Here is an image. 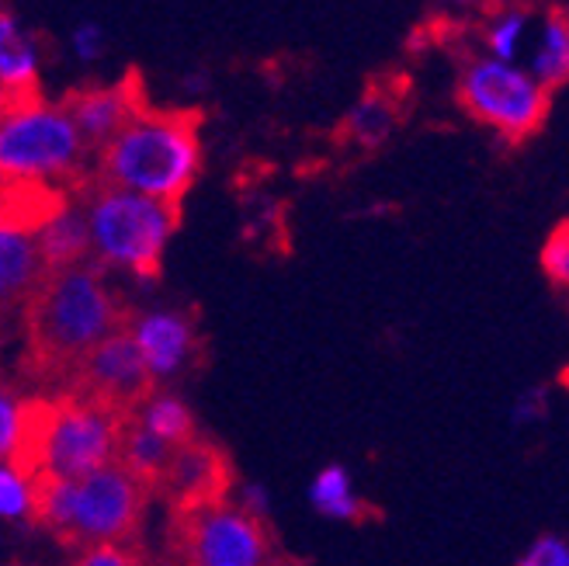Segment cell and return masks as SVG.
<instances>
[{"label":"cell","instance_id":"1","mask_svg":"<svg viewBox=\"0 0 569 566\" xmlns=\"http://www.w3.org/2000/svg\"><path fill=\"white\" fill-rule=\"evenodd\" d=\"M129 324L126 302L111 292L98 261L49 271L39 292L21 309V373L60 393L83 358Z\"/></svg>","mask_w":569,"mask_h":566},{"label":"cell","instance_id":"2","mask_svg":"<svg viewBox=\"0 0 569 566\" xmlns=\"http://www.w3.org/2000/svg\"><path fill=\"white\" fill-rule=\"evenodd\" d=\"M202 171V139L194 111H157L139 116L98 153V181L181 206Z\"/></svg>","mask_w":569,"mask_h":566},{"label":"cell","instance_id":"3","mask_svg":"<svg viewBox=\"0 0 569 566\" xmlns=\"http://www.w3.org/2000/svg\"><path fill=\"white\" fill-rule=\"evenodd\" d=\"M80 191L98 265L129 271L139 281H153L160 275L163 250L181 222V209L150 195L101 185L98 178Z\"/></svg>","mask_w":569,"mask_h":566},{"label":"cell","instance_id":"4","mask_svg":"<svg viewBox=\"0 0 569 566\" xmlns=\"http://www.w3.org/2000/svg\"><path fill=\"white\" fill-rule=\"evenodd\" d=\"M88 153L91 147L67 111V105L28 101L4 108L0 119V175L4 185H49L88 188Z\"/></svg>","mask_w":569,"mask_h":566},{"label":"cell","instance_id":"5","mask_svg":"<svg viewBox=\"0 0 569 566\" xmlns=\"http://www.w3.org/2000/svg\"><path fill=\"white\" fill-rule=\"evenodd\" d=\"M170 546L178 566H271L274 543L268 522L243 504L212 500L170 512Z\"/></svg>","mask_w":569,"mask_h":566},{"label":"cell","instance_id":"6","mask_svg":"<svg viewBox=\"0 0 569 566\" xmlns=\"http://www.w3.org/2000/svg\"><path fill=\"white\" fill-rule=\"evenodd\" d=\"M549 88H542L528 67H515L479 56L459 77V101L469 116L500 132L507 143H521L542 129L549 116Z\"/></svg>","mask_w":569,"mask_h":566},{"label":"cell","instance_id":"7","mask_svg":"<svg viewBox=\"0 0 569 566\" xmlns=\"http://www.w3.org/2000/svg\"><path fill=\"white\" fill-rule=\"evenodd\" d=\"M153 490L132 476L122 463H111L91 476L73 479L70 522L60 535L63 546H108L136 543L142 515H147Z\"/></svg>","mask_w":569,"mask_h":566},{"label":"cell","instance_id":"8","mask_svg":"<svg viewBox=\"0 0 569 566\" xmlns=\"http://www.w3.org/2000/svg\"><path fill=\"white\" fill-rule=\"evenodd\" d=\"M126 420L129 417L83 400V396L52 393V417H49L46 456L39 476L83 479L111 463H119Z\"/></svg>","mask_w":569,"mask_h":566},{"label":"cell","instance_id":"9","mask_svg":"<svg viewBox=\"0 0 569 566\" xmlns=\"http://www.w3.org/2000/svg\"><path fill=\"white\" fill-rule=\"evenodd\" d=\"M60 393L83 396V400L101 404L122 417H136L147 407L157 396V379L136 345L132 324L119 334H111L104 345H98L83 358V365Z\"/></svg>","mask_w":569,"mask_h":566},{"label":"cell","instance_id":"10","mask_svg":"<svg viewBox=\"0 0 569 566\" xmlns=\"http://www.w3.org/2000/svg\"><path fill=\"white\" fill-rule=\"evenodd\" d=\"M233 466L230 456L209 438H194L191 445L178 448L170 459L157 494L170 504V512L194 504H212L230 497Z\"/></svg>","mask_w":569,"mask_h":566},{"label":"cell","instance_id":"11","mask_svg":"<svg viewBox=\"0 0 569 566\" xmlns=\"http://www.w3.org/2000/svg\"><path fill=\"white\" fill-rule=\"evenodd\" d=\"M63 105L73 116L83 143H88L91 150H98V153L139 116L142 108H147V101H142V95H139L136 77L119 80V83H104V88L77 91Z\"/></svg>","mask_w":569,"mask_h":566},{"label":"cell","instance_id":"12","mask_svg":"<svg viewBox=\"0 0 569 566\" xmlns=\"http://www.w3.org/2000/svg\"><path fill=\"white\" fill-rule=\"evenodd\" d=\"M132 337L147 358L153 379H174L184 373L191 358L198 355V327L194 317L181 314V309H153L132 320Z\"/></svg>","mask_w":569,"mask_h":566},{"label":"cell","instance_id":"13","mask_svg":"<svg viewBox=\"0 0 569 566\" xmlns=\"http://www.w3.org/2000/svg\"><path fill=\"white\" fill-rule=\"evenodd\" d=\"M49 268L42 261L39 237L14 222H0V289H4V314L21 317L46 281Z\"/></svg>","mask_w":569,"mask_h":566},{"label":"cell","instance_id":"14","mask_svg":"<svg viewBox=\"0 0 569 566\" xmlns=\"http://www.w3.org/2000/svg\"><path fill=\"white\" fill-rule=\"evenodd\" d=\"M0 88L4 108L39 101V42L18 14H0Z\"/></svg>","mask_w":569,"mask_h":566},{"label":"cell","instance_id":"15","mask_svg":"<svg viewBox=\"0 0 569 566\" xmlns=\"http://www.w3.org/2000/svg\"><path fill=\"white\" fill-rule=\"evenodd\" d=\"M36 237H39V250L49 271H67V268H80L94 261L88 209H83V202H77V198H70Z\"/></svg>","mask_w":569,"mask_h":566},{"label":"cell","instance_id":"16","mask_svg":"<svg viewBox=\"0 0 569 566\" xmlns=\"http://www.w3.org/2000/svg\"><path fill=\"white\" fill-rule=\"evenodd\" d=\"M174 451H178V448H170L163 438H157V435L147 428V424H142L139 414L126 420L119 463H122L132 476H139L142 484H147L153 494H157V487H160V479H163L170 459H174Z\"/></svg>","mask_w":569,"mask_h":566},{"label":"cell","instance_id":"17","mask_svg":"<svg viewBox=\"0 0 569 566\" xmlns=\"http://www.w3.org/2000/svg\"><path fill=\"white\" fill-rule=\"evenodd\" d=\"M528 73L549 91L562 88L569 80V18H562V14L546 18L542 36H538L535 52L528 60Z\"/></svg>","mask_w":569,"mask_h":566},{"label":"cell","instance_id":"18","mask_svg":"<svg viewBox=\"0 0 569 566\" xmlns=\"http://www.w3.org/2000/svg\"><path fill=\"white\" fill-rule=\"evenodd\" d=\"M309 497H312V504L320 507V515H327V518H340V522H361V518H368V507L355 497L351 476H348L345 466L320 469L317 479H312Z\"/></svg>","mask_w":569,"mask_h":566},{"label":"cell","instance_id":"19","mask_svg":"<svg viewBox=\"0 0 569 566\" xmlns=\"http://www.w3.org/2000/svg\"><path fill=\"white\" fill-rule=\"evenodd\" d=\"M139 417H142V424L157 435V438H163L170 448H184V445H191L194 438H202L198 435V428H194V417H191V410L178 400V396H153V400L139 410Z\"/></svg>","mask_w":569,"mask_h":566},{"label":"cell","instance_id":"20","mask_svg":"<svg viewBox=\"0 0 569 566\" xmlns=\"http://www.w3.org/2000/svg\"><path fill=\"white\" fill-rule=\"evenodd\" d=\"M396 129V101L382 91H368L348 116V136L361 147H379Z\"/></svg>","mask_w":569,"mask_h":566},{"label":"cell","instance_id":"21","mask_svg":"<svg viewBox=\"0 0 569 566\" xmlns=\"http://www.w3.org/2000/svg\"><path fill=\"white\" fill-rule=\"evenodd\" d=\"M0 512L11 522L36 515V479L21 476L14 466L0 469Z\"/></svg>","mask_w":569,"mask_h":566},{"label":"cell","instance_id":"22","mask_svg":"<svg viewBox=\"0 0 569 566\" xmlns=\"http://www.w3.org/2000/svg\"><path fill=\"white\" fill-rule=\"evenodd\" d=\"M525 32H528V18L521 11H507L500 14L490 28H487V49L493 60L515 63L518 52L525 46Z\"/></svg>","mask_w":569,"mask_h":566},{"label":"cell","instance_id":"23","mask_svg":"<svg viewBox=\"0 0 569 566\" xmlns=\"http://www.w3.org/2000/svg\"><path fill=\"white\" fill-rule=\"evenodd\" d=\"M542 271L546 278L552 281V286L559 289H569V219L559 222L556 230L549 234L546 247H542Z\"/></svg>","mask_w":569,"mask_h":566},{"label":"cell","instance_id":"24","mask_svg":"<svg viewBox=\"0 0 569 566\" xmlns=\"http://www.w3.org/2000/svg\"><path fill=\"white\" fill-rule=\"evenodd\" d=\"M73 566H142V549L136 543H108L91 546L77 556Z\"/></svg>","mask_w":569,"mask_h":566},{"label":"cell","instance_id":"25","mask_svg":"<svg viewBox=\"0 0 569 566\" xmlns=\"http://www.w3.org/2000/svg\"><path fill=\"white\" fill-rule=\"evenodd\" d=\"M70 49L80 63H94L104 56L108 49V36H104V28L98 21H80L73 32H70Z\"/></svg>","mask_w":569,"mask_h":566},{"label":"cell","instance_id":"26","mask_svg":"<svg viewBox=\"0 0 569 566\" xmlns=\"http://www.w3.org/2000/svg\"><path fill=\"white\" fill-rule=\"evenodd\" d=\"M518 566H569V543L546 535V539L531 543V549L518 559Z\"/></svg>","mask_w":569,"mask_h":566},{"label":"cell","instance_id":"27","mask_svg":"<svg viewBox=\"0 0 569 566\" xmlns=\"http://www.w3.org/2000/svg\"><path fill=\"white\" fill-rule=\"evenodd\" d=\"M271 566H299V563H292V559H281V556H274V563Z\"/></svg>","mask_w":569,"mask_h":566},{"label":"cell","instance_id":"28","mask_svg":"<svg viewBox=\"0 0 569 566\" xmlns=\"http://www.w3.org/2000/svg\"><path fill=\"white\" fill-rule=\"evenodd\" d=\"M448 4H469V0H448Z\"/></svg>","mask_w":569,"mask_h":566},{"label":"cell","instance_id":"29","mask_svg":"<svg viewBox=\"0 0 569 566\" xmlns=\"http://www.w3.org/2000/svg\"><path fill=\"white\" fill-rule=\"evenodd\" d=\"M562 383H566V386H569V369H566V376H562Z\"/></svg>","mask_w":569,"mask_h":566}]
</instances>
